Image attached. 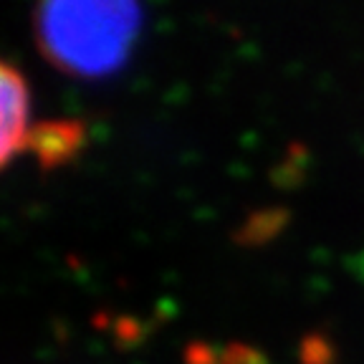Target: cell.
<instances>
[{
	"label": "cell",
	"instance_id": "cell-4",
	"mask_svg": "<svg viewBox=\"0 0 364 364\" xmlns=\"http://www.w3.org/2000/svg\"><path fill=\"white\" fill-rule=\"evenodd\" d=\"M284 223H286L284 210H276V208L273 210H261L243 223L240 240L243 243H266V240H271L284 228Z\"/></svg>",
	"mask_w": 364,
	"mask_h": 364
},
{
	"label": "cell",
	"instance_id": "cell-3",
	"mask_svg": "<svg viewBox=\"0 0 364 364\" xmlns=\"http://www.w3.org/2000/svg\"><path fill=\"white\" fill-rule=\"evenodd\" d=\"M86 144V127L81 119H46L31 127L26 149L36 157L41 170H58L74 162Z\"/></svg>",
	"mask_w": 364,
	"mask_h": 364
},
{
	"label": "cell",
	"instance_id": "cell-1",
	"mask_svg": "<svg viewBox=\"0 0 364 364\" xmlns=\"http://www.w3.org/2000/svg\"><path fill=\"white\" fill-rule=\"evenodd\" d=\"M38 51L63 74L102 79L129 58L142 28L136 0H38Z\"/></svg>",
	"mask_w": 364,
	"mask_h": 364
},
{
	"label": "cell",
	"instance_id": "cell-2",
	"mask_svg": "<svg viewBox=\"0 0 364 364\" xmlns=\"http://www.w3.org/2000/svg\"><path fill=\"white\" fill-rule=\"evenodd\" d=\"M28 84L13 63L3 61L0 68V162L11 165L13 157L28 142Z\"/></svg>",
	"mask_w": 364,
	"mask_h": 364
}]
</instances>
